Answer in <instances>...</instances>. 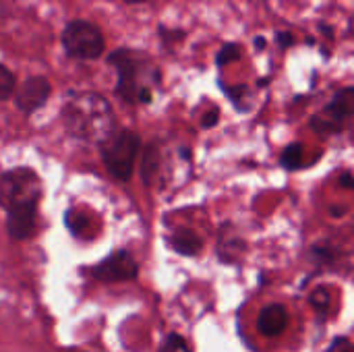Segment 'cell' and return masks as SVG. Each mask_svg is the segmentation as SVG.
<instances>
[{"label":"cell","mask_w":354,"mask_h":352,"mask_svg":"<svg viewBox=\"0 0 354 352\" xmlns=\"http://www.w3.org/2000/svg\"><path fill=\"white\" fill-rule=\"evenodd\" d=\"M137 274L139 266L129 251H116L91 270V276L100 282H127L135 280Z\"/></svg>","instance_id":"obj_7"},{"label":"cell","mask_w":354,"mask_h":352,"mask_svg":"<svg viewBox=\"0 0 354 352\" xmlns=\"http://www.w3.org/2000/svg\"><path fill=\"white\" fill-rule=\"evenodd\" d=\"M313 305H315L317 309H328V305H330V295H328L326 290H317V293L313 295Z\"/></svg>","instance_id":"obj_17"},{"label":"cell","mask_w":354,"mask_h":352,"mask_svg":"<svg viewBox=\"0 0 354 352\" xmlns=\"http://www.w3.org/2000/svg\"><path fill=\"white\" fill-rule=\"evenodd\" d=\"M342 187H344V189H351V187H353V174H351V172H346V174L342 176Z\"/></svg>","instance_id":"obj_21"},{"label":"cell","mask_w":354,"mask_h":352,"mask_svg":"<svg viewBox=\"0 0 354 352\" xmlns=\"http://www.w3.org/2000/svg\"><path fill=\"white\" fill-rule=\"evenodd\" d=\"M124 2H131V4H139V2H147V0H124Z\"/></svg>","instance_id":"obj_23"},{"label":"cell","mask_w":354,"mask_h":352,"mask_svg":"<svg viewBox=\"0 0 354 352\" xmlns=\"http://www.w3.org/2000/svg\"><path fill=\"white\" fill-rule=\"evenodd\" d=\"M239 56H241L239 46H236V44H228V46H224V48L220 50V54H218V64H220V66L230 64V62L239 60Z\"/></svg>","instance_id":"obj_16"},{"label":"cell","mask_w":354,"mask_h":352,"mask_svg":"<svg viewBox=\"0 0 354 352\" xmlns=\"http://www.w3.org/2000/svg\"><path fill=\"white\" fill-rule=\"evenodd\" d=\"M328 352H353V344L348 338H338V340H334V344L330 346Z\"/></svg>","instance_id":"obj_18"},{"label":"cell","mask_w":354,"mask_h":352,"mask_svg":"<svg viewBox=\"0 0 354 352\" xmlns=\"http://www.w3.org/2000/svg\"><path fill=\"white\" fill-rule=\"evenodd\" d=\"M288 324V313L282 305H270L259 313L257 319V330L263 336H278L280 332H284Z\"/></svg>","instance_id":"obj_10"},{"label":"cell","mask_w":354,"mask_h":352,"mask_svg":"<svg viewBox=\"0 0 354 352\" xmlns=\"http://www.w3.org/2000/svg\"><path fill=\"white\" fill-rule=\"evenodd\" d=\"M48 95H50L48 79L46 77H29L17 93V108L23 114H31L46 104Z\"/></svg>","instance_id":"obj_8"},{"label":"cell","mask_w":354,"mask_h":352,"mask_svg":"<svg viewBox=\"0 0 354 352\" xmlns=\"http://www.w3.org/2000/svg\"><path fill=\"white\" fill-rule=\"evenodd\" d=\"M139 135L124 129L116 135H110L102 147V160L108 172L118 180H129L135 170V160L139 156Z\"/></svg>","instance_id":"obj_3"},{"label":"cell","mask_w":354,"mask_h":352,"mask_svg":"<svg viewBox=\"0 0 354 352\" xmlns=\"http://www.w3.org/2000/svg\"><path fill=\"white\" fill-rule=\"evenodd\" d=\"M216 122H218V110L214 108V110H212L209 114H205V116H203V122H201V124H203L205 129H212V127H214Z\"/></svg>","instance_id":"obj_19"},{"label":"cell","mask_w":354,"mask_h":352,"mask_svg":"<svg viewBox=\"0 0 354 352\" xmlns=\"http://www.w3.org/2000/svg\"><path fill=\"white\" fill-rule=\"evenodd\" d=\"M172 247L180 255H197L201 249V239L191 230H176V234H172Z\"/></svg>","instance_id":"obj_11"},{"label":"cell","mask_w":354,"mask_h":352,"mask_svg":"<svg viewBox=\"0 0 354 352\" xmlns=\"http://www.w3.org/2000/svg\"><path fill=\"white\" fill-rule=\"evenodd\" d=\"M160 352H193L189 349V344L178 336V334H170L166 338V342L162 344V351Z\"/></svg>","instance_id":"obj_15"},{"label":"cell","mask_w":354,"mask_h":352,"mask_svg":"<svg viewBox=\"0 0 354 352\" xmlns=\"http://www.w3.org/2000/svg\"><path fill=\"white\" fill-rule=\"evenodd\" d=\"M255 44H257V48H263V46H266V39H263V37H257Z\"/></svg>","instance_id":"obj_22"},{"label":"cell","mask_w":354,"mask_h":352,"mask_svg":"<svg viewBox=\"0 0 354 352\" xmlns=\"http://www.w3.org/2000/svg\"><path fill=\"white\" fill-rule=\"evenodd\" d=\"M278 41H280L282 48L292 46V35H290V33H278Z\"/></svg>","instance_id":"obj_20"},{"label":"cell","mask_w":354,"mask_h":352,"mask_svg":"<svg viewBox=\"0 0 354 352\" xmlns=\"http://www.w3.org/2000/svg\"><path fill=\"white\" fill-rule=\"evenodd\" d=\"M108 62L116 68L118 73V83H116V93L135 104H147L151 100V91L145 85V75L147 73H156V68L149 66L147 58L135 50H116L114 54H110Z\"/></svg>","instance_id":"obj_2"},{"label":"cell","mask_w":354,"mask_h":352,"mask_svg":"<svg viewBox=\"0 0 354 352\" xmlns=\"http://www.w3.org/2000/svg\"><path fill=\"white\" fill-rule=\"evenodd\" d=\"M280 162H282V166H284V168H288V170H297V168H301V164H303V145H301V143H292V145H288V147L282 151Z\"/></svg>","instance_id":"obj_13"},{"label":"cell","mask_w":354,"mask_h":352,"mask_svg":"<svg viewBox=\"0 0 354 352\" xmlns=\"http://www.w3.org/2000/svg\"><path fill=\"white\" fill-rule=\"evenodd\" d=\"M354 110V91L351 87L342 89L332 104L317 116H313L311 127L315 133L319 135H332V133H340L344 129V122L353 116Z\"/></svg>","instance_id":"obj_6"},{"label":"cell","mask_w":354,"mask_h":352,"mask_svg":"<svg viewBox=\"0 0 354 352\" xmlns=\"http://www.w3.org/2000/svg\"><path fill=\"white\" fill-rule=\"evenodd\" d=\"M39 180L29 168H15L0 176V205L6 210L19 203L39 199Z\"/></svg>","instance_id":"obj_5"},{"label":"cell","mask_w":354,"mask_h":352,"mask_svg":"<svg viewBox=\"0 0 354 352\" xmlns=\"http://www.w3.org/2000/svg\"><path fill=\"white\" fill-rule=\"evenodd\" d=\"M35 212H37V201H27L8 207V220H6L8 234L17 241L27 239L35 226Z\"/></svg>","instance_id":"obj_9"},{"label":"cell","mask_w":354,"mask_h":352,"mask_svg":"<svg viewBox=\"0 0 354 352\" xmlns=\"http://www.w3.org/2000/svg\"><path fill=\"white\" fill-rule=\"evenodd\" d=\"M12 89H15V77L6 66L0 64V100H6L12 93Z\"/></svg>","instance_id":"obj_14"},{"label":"cell","mask_w":354,"mask_h":352,"mask_svg":"<svg viewBox=\"0 0 354 352\" xmlns=\"http://www.w3.org/2000/svg\"><path fill=\"white\" fill-rule=\"evenodd\" d=\"M62 44H64V50L73 58L91 60V58L102 56V52H104V37H102L100 29L89 21L68 23L62 33Z\"/></svg>","instance_id":"obj_4"},{"label":"cell","mask_w":354,"mask_h":352,"mask_svg":"<svg viewBox=\"0 0 354 352\" xmlns=\"http://www.w3.org/2000/svg\"><path fill=\"white\" fill-rule=\"evenodd\" d=\"M64 124L73 137L106 141L112 133L110 104L97 93H79L64 106Z\"/></svg>","instance_id":"obj_1"},{"label":"cell","mask_w":354,"mask_h":352,"mask_svg":"<svg viewBox=\"0 0 354 352\" xmlns=\"http://www.w3.org/2000/svg\"><path fill=\"white\" fill-rule=\"evenodd\" d=\"M158 172V149L156 145H147V149L143 151V160H141V174L145 183H151L153 174Z\"/></svg>","instance_id":"obj_12"}]
</instances>
